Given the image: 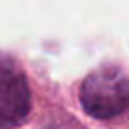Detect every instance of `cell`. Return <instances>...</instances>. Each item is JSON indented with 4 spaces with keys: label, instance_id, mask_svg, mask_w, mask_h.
<instances>
[{
    "label": "cell",
    "instance_id": "2",
    "mask_svg": "<svg viewBox=\"0 0 129 129\" xmlns=\"http://www.w3.org/2000/svg\"><path fill=\"white\" fill-rule=\"evenodd\" d=\"M32 97L25 70L15 57L0 53V129H13L27 121Z\"/></svg>",
    "mask_w": 129,
    "mask_h": 129
},
{
    "label": "cell",
    "instance_id": "1",
    "mask_svg": "<svg viewBox=\"0 0 129 129\" xmlns=\"http://www.w3.org/2000/svg\"><path fill=\"white\" fill-rule=\"evenodd\" d=\"M82 108L95 120H112L129 114V78L116 64L93 70L80 89Z\"/></svg>",
    "mask_w": 129,
    "mask_h": 129
}]
</instances>
